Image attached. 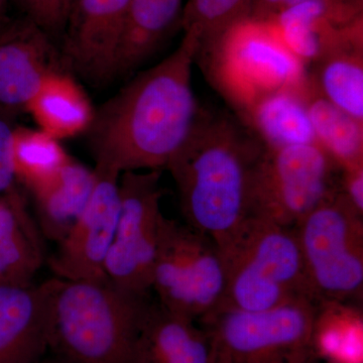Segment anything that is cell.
<instances>
[{
  "label": "cell",
  "instance_id": "cell-1",
  "mask_svg": "<svg viewBox=\"0 0 363 363\" xmlns=\"http://www.w3.org/2000/svg\"><path fill=\"white\" fill-rule=\"evenodd\" d=\"M199 50L197 35L184 32L175 51L94 112L88 133L96 164L119 174L166 169L201 111L192 86Z\"/></svg>",
  "mask_w": 363,
  "mask_h": 363
},
{
  "label": "cell",
  "instance_id": "cell-2",
  "mask_svg": "<svg viewBox=\"0 0 363 363\" xmlns=\"http://www.w3.org/2000/svg\"><path fill=\"white\" fill-rule=\"evenodd\" d=\"M267 147L238 116L202 108L167 164L185 223L221 247L250 216L253 177Z\"/></svg>",
  "mask_w": 363,
  "mask_h": 363
},
{
  "label": "cell",
  "instance_id": "cell-3",
  "mask_svg": "<svg viewBox=\"0 0 363 363\" xmlns=\"http://www.w3.org/2000/svg\"><path fill=\"white\" fill-rule=\"evenodd\" d=\"M52 279L49 350L63 363H135L150 296L109 281Z\"/></svg>",
  "mask_w": 363,
  "mask_h": 363
},
{
  "label": "cell",
  "instance_id": "cell-4",
  "mask_svg": "<svg viewBox=\"0 0 363 363\" xmlns=\"http://www.w3.org/2000/svg\"><path fill=\"white\" fill-rule=\"evenodd\" d=\"M218 248L225 288L215 311H262L297 298L312 300L294 228L250 216Z\"/></svg>",
  "mask_w": 363,
  "mask_h": 363
},
{
  "label": "cell",
  "instance_id": "cell-5",
  "mask_svg": "<svg viewBox=\"0 0 363 363\" xmlns=\"http://www.w3.org/2000/svg\"><path fill=\"white\" fill-rule=\"evenodd\" d=\"M198 60L240 113L267 93L301 89L308 82L305 64L286 48L271 21H240Z\"/></svg>",
  "mask_w": 363,
  "mask_h": 363
},
{
  "label": "cell",
  "instance_id": "cell-6",
  "mask_svg": "<svg viewBox=\"0 0 363 363\" xmlns=\"http://www.w3.org/2000/svg\"><path fill=\"white\" fill-rule=\"evenodd\" d=\"M294 230L312 300L362 308L363 214L340 191L306 215Z\"/></svg>",
  "mask_w": 363,
  "mask_h": 363
},
{
  "label": "cell",
  "instance_id": "cell-7",
  "mask_svg": "<svg viewBox=\"0 0 363 363\" xmlns=\"http://www.w3.org/2000/svg\"><path fill=\"white\" fill-rule=\"evenodd\" d=\"M318 310L301 298L262 311L217 310L198 323L211 338L214 357L230 363H314Z\"/></svg>",
  "mask_w": 363,
  "mask_h": 363
},
{
  "label": "cell",
  "instance_id": "cell-8",
  "mask_svg": "<svg viewBox=\"0 0 363 363\" xmlns=\"http://www.w3.org/2000/svg\"><path fill=\"white\" fill-rule=\"evenodd\" d=\"M341 177L340 164L317 143L267 147L253 177L250 216L295 228L340 192Z\"/></svg>",
  "mask_w": 363,
  "mask_h": 363
},
{
  "label": "cell",
  "instance_id": "cell-9",
  "mask_svg": "<svg viewBox=\"0 0 363 363\" xmlns=\"http://www.w3.org/2000/svg\"><path fill=\"white\" fill-rule=\"evenodd\" d=\"M225 267L216 243L188 224L162 217L152 291L164 309L199 322L218 308Z\"/></svg>",
  "mask_w": 363,
  "mask_h": 363
},
{
  "label": "cell",
  "instance_id": "cell-10",
  "mask_svg": "<svg viewBox=\"0 0 363 363\" xmlns=\"http://www.w3.org/2000/svg\"><path fill=\"white\" fill-rule=\"evenodd\" d=\"M162 169L124 172L119 177L116 233L105 260L107 279L121 290L150 296L164 214Z\"/></svg>",
  "mask_w": 363,
  "mask_h": 363
},
{
  "label": "cell",
  "instance_id": "cell-11",
  "mask_svg": "<svg viewBox=\"0 0 363 363\" xmlns=\"http://www.w3.org/2000/svg\"><path fill=\"white\" fill-rule=\"evenodd\" d=\"M94 186L87 204L49 259L55 277L67 281H108L105 260L111 247L121 199V174L95 164Z\"/></svg>",
  "mask_w": 363,
  "mask_h": 363
},
{
  "label": "cell",
  "instance_id": "cell-12",
  "mask_svg": "<svg viewBox=\"0 0 363 363\" xmlns=\"http://www.w3.org/2000/svg\"><path fill=\"white\" fill-rule=\"evenodd\" d=\"M130 0H75L64 32L66 69L94 86L116 80Z\"/></svg>",
  "mask_w": 363,
  "mask_h": 363
},
{
  "label": "cell",
  "instance_id": "cell-13",
  "mask_svg": "<svg viewBox=\"0 0 363 363\" xmlns=\"http://www.w3.org/2000/svg\"><path fill=\"white\" fill-rule=\"evenodd\" d=\"M65 68L54 40L30 18L7 23L0 30V106L26 109Z\"/></svg>",
  "mask_w": 363,
  "mask_h": 363
},
{
  "label": "cell",
  "instance_id": "cell-14",
  "mask_svg": "<svg viewBox=\"0 0 363 363\" xmlns=\"http://www.w3.org/2000/svg\"><path fill=\"white\" fill-rule=\"evenodd\" d=\"M52 288L0 284V363H39L49 350Z\"/></svg>",
  "mask_w": 363,
  "mask_h": 363
},
{
  "label": "cell",
  "instance_id": "cell-15",
  "mask_svg": "<svg viewBox=\"0 0 363 363\" xmlns=\"http://www.w3.org/2000/svg\"><path fill=\"white\" fill-rule=\"evenodd\" d=\"M362 18L343 26L308 74L318 94L363 123Z\"/></svg>",
  "mask_w": 363,
  "mask_h": 363
},
{
  "label": "cell",
  "instance_id": "cell-16",
  "mask_svg": "<svg viewBox=\"0 0 363 363\" xmlns=\"http://www.w3.org/2000/svg\"><path fill=\"white\" fill-rule=\"evenodd\" d=\"M135 363H214L213 344L198 322L152 303L136 340Z\"/></svg>",
  "mask_w": 363,
  "mask_h": 363
},
{
  "label": "cell",
  "instance_id": "cell-17",
  "mask_svg": "<svg viewBox=\"0 0 363 363\" xmlns=\"http://www.w3.org/2000/svg\"><path fill=\"white\" fill-rule=\"evenodd\" d=\"M43 238L18 188L0 195V284H33L45 259Z\"/></svg>",
  "mask_w": 363,
  "mask_h": 363
},
{
  "label": "cell",
  "instance_id": "cell-18",
  "mask_svg": "<svg viewBox=\"0 0 363 363\" xmlns=\"http://www.w3.org/2000/svg\"><path fill=\"white\" fill-rule=\"evenodd\" d=\"M94 182V171L70 157L51 176L28 189L45 238L57 243L65 238L87 204Z\"/></svg>",
  "mask_w": 363,
  "mask_h": 363
},
{
  "label": "cell",
  "instance_id": "cell-19",
  "mask_svg": "<svg viewBox=\"0 0 363 363\" xmlns=\"http://www.w3.org/2000/svg\"><path fill=\"white\" fill-rule=\"evenodd\" d=\"M183 0H130L116 78L130 77L154 56L177 25Z\"/></svg>",
  "mask_w": 363,
  "mask_h": 363
},
{
  "label": "cell",
  "instance_id": "cell-20",
  "mask_svg": "<svg viewBox=\"0 0 363 363\" xmlns=\"http://www.w3.org/2000/svg\"><path fill=\"white\" fill-rule=\"evenodd\" d=\"M284 89L257 98L240 116L269 149L316 143L306 88Z\"/></svg>",
  "mask_w": 363,
  "mask_h": 363
},
{
  "label": "cell",
  "instance_id": "cell-21",
  "mask_svg": "<svg viewBox=\"0 0 363 363\" xmlns=\"http://www.w3.org/2000/svg\"><path fill=\"white\" fill-rule=\"evenodd\" d=\"M26 111L40 130L58 140L88 130L94 116L85 93L65 73L50 78Z\"/></svg>",
  "mask_w": 363,
  "mask_h": 363
},
{
  "label": "cell",
  "instance_id": "cell-22",
  "mask_svg": "<svg viewBox=\"0 0 363 363\" xmlns=\"http://www.w3.org/2000/svg\"><path fill=\"white\" fill-rule=\"evenodd\" d=\"M329 0H309L289 7L271 23L286 48L305 65L314 63L343 26L334 23Z\"/></svg>",
  "mask_w": 363,
  "mask_h": 363
},
{
  "label": "cell",
  "instance_id": "cell-23",
  "mask_svg": "<svg viewBox=\"0 0 363 363\" xmlns=\"http://www.w3.org/2000/svg\"><path fill=\"white\" fill-rule=\"evenodd\" d=\"M306 104L318 145L341 168L363 164V123L318 94L308 78Z\"/></svg>",
  "mask_w": 363,
  "mask_h": 363
},
{
  "label": "cell",
  "instance_id": "cell-24",
  "mask_svg": "<svg viewBox=\"0 0 363 363\" xmlns=\"http://www.w3.org/2000/svg\"><path fill=\"white\" fill-rule=\"evenodd\" d=\"M317 357L333 363H362V308L319 305L315 322Z\"/></svg>",
  "mask_w": 363,
  "mask_h": 363
},
{
  "label": "cell",
  "instance_id": "cell-25",
  "mask_svg": "<svg viewBox=\"0 0 363 363\" xmlns=\"http://www.w3.org/2000/svg\"><path fill=\"white\" fill-rule=\"evenodd\" d=\"M255 0H188L183 7L181 28L183 32L197 35L198 55L206 52L233 26L250 18Z\"/></svg>",
  "mask_w": 363,
  "mask_h": 363
},
{
  "label": "cell",
  "instance_id": "cell-26",
  "mask_svg": "<svg viewBox=\"0 0 363 363\" xmlns=\"http://www.w3.org/2000/svg\"><path fill=\"white\" fill-rule=\"evenodd\" d=\"M69 159L59 140L45 131L25 128L14 130V174L16 182L26 189L51 176Z\"/></svg>",
  "mask_w": 363,
  "mask_h": 363
},
{
  "label": "cell",
  "instance_id": "cell-27",
  "mask_svg": "<svg viewBox=\"0 0 363 363\" xmlns=\"http://www.w3.org/2000/svg\"><path fill=\"white\" fill-rule=\"evenodd\" d=\"M26 18L40 26L50 37L64 35L75 0H18Z\"/></svg>",
  "mask_w": 363,
  "mask_h": 363
},
{
  "label": "cell",
  "instance_id": "cell-28",
  "mask_svg": "<svg viewBox=\"0 0 363 363\" xmlns=\"http://www.w3.org/2000/svg\"><path fill=\"white\" fill-rule=\"evenodd\" d=\"M16 109L0 106V195L18 189L13 168V114Z\"/></svg>",
  "mask_w": 363,
  "mask_h": 363
},
{
  "label": "cell",
  "instance_id": "cell-29",
  "mask_svg": "<svg viewBox=\"0 0 363 363\" xmlns=\"http://www.w3.org/2000/svg\"><path fill=\"white\" fill-rule=\"evenodd\" d=\"M341 192L350 204L363 214V164L342 169Z\"/></svg>",
  "mask_w": 363,
  "mask_h": 363
},
{
  "label": "cell",
  "instance_id": "cell-30",
  "mask_svg": "<svg viewBox=\"0 0 363 363\" xmlns=\"http://www.w3.org/2000/svg\"><path fill=\"white\" fill-rule=\"evenodd\" d=\"M309 0H255L252 18L264 21H271L289 7L297 6Z\"/></svg>",
  "mask_w": 363,
  "mask_h": 363
},
{
  "label": "cell",
  "instance_id": "cell-31",
  "mask_svg": "<svg viewBox=\"0 0 363 363\" xmlns=\"http://www.w3.org/2000/svg\"><path fill=\"white\" fill-rule=\"evenodd\" d=\"M332 2L347 20L362 18L363 0H332Z\"/></svg>",
  "mask_w": 363,
  "mask_h": 363
},
{
  "label": "cell",
  "instance_id": "cell-32",
  "mask_svg": "<svg viewBox=\"0 0 363 363\" xmlns=\"http://www.w3.org/2000/svg\"><path fill=\"white\" fill-rule=\"evenodd\" d=\"M7 0H0V30L9 23L6 18Z\"/></svg>",
  "mask_w": 363,
  "mask_h": 363
},
{
  "label": "cell",
  "instance_id": "cell-33",
  "mask_svg": "<svg viewBox=\"0 0 363 363\" xmlns=\"http://www.w3.org/2000/svg\"><path fill=\"white\" fill-rule=\"evenodd\" d=\"M214 363H230L228 360L224 359V358L219 357H214Z\"/></svg>",
  "mask_w": 363,
  "mask_h": 363
},
{
  "label": "cell",
  "instance_id": "cell-34",
  "mask_svg": "<svg viewBox=\"0 0 363 363\" xmlns=\"http://www.w3.org/2000/svg\"><path fill=\"white\" fill-rule=\"evenodd\" d=\"M328 363H333V362H328Z\"/></svg>",
  "mask_w": 363,
  "mask_h": 363
}]
</instances>
